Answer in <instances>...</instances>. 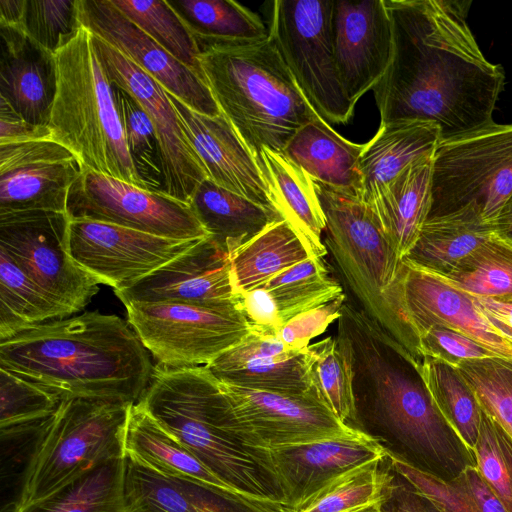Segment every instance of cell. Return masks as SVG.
I'll use <instances>...</instances> for the list:
<instances>
[{"instance_id": "1", "label": "cell", "mask_w": 512, "mask_h": 512, "mask_svg": "<svg viewBox=\"0 0 512 512\" xmlns=\"http://www.w3.org/2000/svg\"><path fill=\"white\" fill-rule=\"evenodd\" d=\"M385 2L393 52L387 71L372 89L380 124L434 122L442 138H449L494 123L492 113L505 74L484 57L466 23L465 5L471 2Z\"/></svg>"}, {"instance_id": "2", "label": "cell", "mask_w": 512, "mask_h": 512, "mask_svg": "<svg viewBox=\"0 0 512 512\" xmlns=\"http://www.w3.org/2000/svg\"><path fill=\"white\" fill-rule=\"evenodd\" d=\"M0 368L62 399L138 403L154 367L130 324L87 311L49 321L0 341Z\"/></svg>"}, {"instance_id": "3", "label": "cell", "mask_w": 512, "mask_h": 512, "mask_svg": "<svg viewBox=\"0 0 512 512\" xmlns=\"http://www.w3.org/2000/svg\"><path fill=\"white\" fill-rule=\"evenodd\" d=\"M345 343L355 408L350 427L391 459L431 473L456 466L461 459L457 438L432 404L418 360L370 319L352 325Z\"/></svg>"}, {"instance_id": "4", "label": "cell", "mask_w": 512, "mask_h": 512, "mask_svg": "<svg viewBox=\"0 0 512 512\" xmlns=\"http://www.w3.org/2000/svg\"><path fill=\"white\" fill-rule=\"evenodd\" d=\"M139 402L226 487L287 512L270 450L254 444L206 366L156 365Z\"/></svg>"}, {"instance_id": "5", "label": "cell", "mask_w": 512, "mask_h": 512, "mask_svg": "<svg viewBox=\"0 0 512 512\" xmlns=\"http://www.w3.org/2000/svg\"><path fill=\"white\" fill-rule=\"evenodd\" d=\"M202 77L221 113L256 155L283 152L317 114L271 37L249 44H198Z\"/></svg>"}, {"instance_id": "6", "label": "cell", "mask_w": 512, "mask_h": 512, "mask_svg": "<svg viewBox=\"0 0 512 512\" xmlns=\"http://www.w3.org/2000/svg\"><path fill=\"white\" fill-rule=\"evenodd\" d=\"M56 90L48 127L84 169L150 189L129 150L114 87L83 25L55 53Z\"/></svg>"}, {"instance_id": "7", "label": "cell", "mask_w": 512, "mask_h": 512, "mask_svg": "<svg viewBox=\"0 0 512 512\" xmlns=\"http://www.w3.org/2000/svg\"><path fill=\"white\" fill-rule=\"evenodd\" d=\"M314 185L325 215L326 248L362 310L409 351L394 291L402 260L366 202L317 181Z\"/></svg>"}, {"instance_id": "8", "label": "cell", "mask_w": 512, "mask_h": 512, "mask_svg": "<svg viewBox=\"0 0 512 512\" xmlns=\"http://www.w3.org/2000/svg\"><path fill=\"white\" fill-rule=\"evenodd\" d=\"M132 405L94 398L63 399L34 446L16 507L48 496L104 461L124 457Z\"/></svg>"}, {"instance_id": "9", "label": "cell", "mask_w": 512, "mask_h": 512, "mask_svg": "<svg viewBox=\"0 0 512 512\" xmlns=\"http://www.w3.org/2000/svg\"><path fill=\"white\" fill-rule=\"evenodd\" d=\"M511 195L512 124L494 122L439 141L428 218L458 215L491 224Z\"/></svg>"}, {"instance_id": "10", "label": "cell", "mask_w": 512, "mask_h": 512, "mask_svg": "<svg viewBox=\"0 0 512 512\" xmlns=\"http://www.w3.org/2000/svg\"><path fill=\"white\" fill-rule=\"evenodd\" d=\"M268 28L276 49L310 106L328 124L354 114L341 86L333 51L331 0H275Z\"/></svg>"}, {"instance_id": "11", "label": "cell", "mask_w": 512, "mask_h": 512, "mask_svg": "<svg viewBox=\"0 0 512 512\" xmlns=\"http://www.w3.org/2000/svg\"><path fill=\"white\" fill-rule=\"evenodd\" d=\"M127 322L157 365L205 366L250 331L240 310H215L176 302H131Z\"/></svg>"}, {"instance_id": "12", "label": "cell", "mask_w": 512, "mask_h": 512, "mask_svg": "<svg viewBox=\"0 0 512 512\" xmlns=\"http://www.w3.org/2000/svg\"><path fill=\"white\" fill-rule=\"evenodd\" d=\"M65 213L0 215V246L67 316L81 311L100 284L70 256Z\"/></svg>"}, {"instance_id": "13", "label": "cell", "mask_w": 512, "mask_h": 512, "mask_svg": "<svg viewBox=\"0 0 512 512\" xmlns=\"http://www.w3.org/2000/svg\"><path fill=\"white\" fill-rule=\"evenodd\" d=\"M92 35L95 50L112 85L128 93L153 124L160 178L157 191L189 205L194 192L208 176L167 91L116 48Z\"/></svg>"}, {"instance_id": "14", "label": "cell", "mask_w": 512, "mask_h": 512, "mask_svg": "<svg viewBox=\"0 0 512 512\" xmlns=\"http://www.w3.org/2000/svg\"><path fill=\"white\" fill-rule=\"evenodd\" d=\"M66 214L174 239L210 236L188 204L90 169L71 186Z\"/></svg>"}, {"instance_id": "15", "label": "cell", "mask_w": 512, "mask_h": 512, "mask_svg": "<svg viewBox=\"0 0 512 512\" xmlns=\"http://www.w3.org/2000/svg\"><path fill=\"white\" fill-rule=\"evenodd\" d=\"M200 240L162 237L88 219H69L67 227L70 256L114 291L132 287Z\"/></svg>"}, {"instance_id": "16", "label": "cell", "mask_w": 512, "mask_h": 512, "mask_svg": "<svg viewBox=\"0 0 512 512\" xmlns=\"http://www.w3.org/2000/svg\"><path fill=\"white\" fill-rule=\"evenodd\" d=\"M394 291L410 353L417 360V337L433 325L459 331L498 357L512 359V344L479 311L468 293L441 274L402 259Z\"/></svg>"}, {"instance_id": "17", "label": "cell", "mask_w": 512, "mask_h": 512, "mask_svg": "<svg viewBox=\"0 0 512 512\" xmlns=\"http://www.w3.org/2000/svg\"><path fill=\"white\" fill-rule=\"evenodd\" d=\"M83 166L52 139L0 145V215L65 213L71 186Z\"/></svg>"}, {"instance_id": "18", "label": "cell", "mask_w": 512, "mask_h": 512, "mask_svg": "<svg viewBox=\"0 0 512 512\" xmlns=\"http://www.w3.org/2000/svg\"><path fill=\"white\" fill-rule=\"evenodd\" d=\"M77 12L81 25L124 54L189 108L207 116L221 114L203 77L170 55L110 0H77Z\"/></svg>"}, {"instance_id": "19", "label": "cell", "mask_w": 512, "mask_h": 512, "mask_svg": "<svg viewBox=\"0 0 512 512\" xmlns=\"http://www.w3.org/2000/svg\"><path fill=\"white\" fill-rule=\"evenodd\" d=\"M221 384L237 419L257 447L270 450L357 431L311 392L290 395Z\"/></svg>"}, {"instance_id": "20", "label": "cell", "mask_w": 512, "mask_h": 512, "mask_svg": "<svg viewBox=\"0 0 512 512\" xmlns=\"http://www.w3.org/2000/svg\"><path fill=\"white\" fill-rule=\"evenodd\" d=\"M114 292L124 305L176 302L241 311L231 278L230 254L210 236L132 287Z\"/></svg>"}, {"instance_id": "21", "label": "cell", "mask_w": 512, "mask_h": 512, "mask_svg": "<svg viewBox=\"0 0 512 512\" xmlns=\"http://www.w3.org/2000/svg\"><path fill=\"white\" fill-rule=\"evenodd\" d=\"M332 41L341 86L356 105L391 62L393 33L385 0L333 1Z\"/></svg>"}, {"instance_id": "22", "label": "cell", "mask_w": 512, "mask_h": 512, "mask_svg": "<svg viewBox=\"0 0 512 512\" xmlns=\"http://www.w3.org/2000/svg\"><path fill=\"white\" fill-rule=\"evenodd\" d=\"M287 499V512H297L341 475L387 453L371 438L354 433L270 449Z\"/></svg>"}, {"instance_id": "23", "label": "cell", "mask_w": 512, "mask_h": 512, "mask_svg": "<svg viewBox=\"0 0 512 512\" xmlns=\"http://www.w3.org/2000/svg\"><path fill=\"white\" fill-rule=\"evenodd\" d=\"M125 512H281L230 488L157 472L124 455Z\"/></svg>"}, {"instance_id": "24", "label": "cell", "mask_w": 512, "mask_h": 512, "mask_svg": "<svg viewBox=\"0 0 512 512\" xmlns=\"http://www.w3.org/2000/svg\"><path fill=\"white\" fill-rule=\"evenodd\" d=\"M168 98L208 179L222 188L273 208L254 155L227 118L222 113L218 116L197 113L170 93Z\"/></svg>"}, {"instance_id": "25", "label": "cell", "mask_w": 512, "mask_h": 512, "mask_svg": "<svg viewBox=\"0 0 512 512\" xmlns=\"http://www.w3.org/2000/svg\"><path fill=\"white\" fill-rule=\"evenodd\" d=\"M306 350H295L275 334L250 331L206 368L221 382L281 394L309 393Z\"/></svg>"}, {"instance_id": "26", "label": "cell", "mask_w": 512, "mask_h": 512, "mask_svg": "<svg viewBox=\"0 0 512 512\" xmlns=\"http://www.w3.org/2000/svg\"><path fill=\"white\" fill-rule=\"evenodd\" d=\"M55 90L54 54L22 28L0 25V99L29 123L48 126Z\"/></svg>"}, {"instance_id": "27", "label": "cell", "mask_w": 512, "mask_h": 512, "mask_svg": "<svg viewBox=\"0 0 512 512\" xmlns=\"http://www.w3.org/2000/svg\"><path fill=\"white\" fill-rule=\"evenodd\" d=\"M254 157L273 208L296 231L310 256L323 259L326 221L312 178L283 152L263 147Z\"/></svg>"}, {"instance_id": "28", "label": "cell", "mask_w": 512, "mask_h": 512, "mask_svg": "<svg viewBox=\"0 0 512 512\" xmlns=\"http://www.w3.org/2000/svg\"><path fill=\"white\" fill-rule=\"evenodd\" d=\"M441 138L434 122L401 120L380 124L375 135L363 144L361 199L371 202L410 164L433 155Z\"/></svg>"}, {"instance_id": "29", "label": "cell", "mask_w": 512, "mask_h": 512, "mask_svg": "<svg viewBox=\"0 0 512 512\" xmlns=\"http://www.w3.org/2000/svg\"><path fill=\"white\" fill-rule=\"evenodd\" d=\"M362 150L363 144L347 140L317 115L294 134L283 153L314 181L361 198Z\"/></svg>"}, {"instance_id": "30", "label": "cell", "mask_w": 512, "mask_h": 512, "mask_svg": "<svg viewBox=\"0 0 512 512\" xmlns=\"http://www.w3.org/2000/svg\"><path fill=\"white\" fill-rule=\"evenodd\" d=\"M432 156L410 164L367 203L401 260L415 245L430 212Z\"/></svg>"}, {"instance_id": "31", "label": "cell", "mask_w": 512, "mask_h": 512, "mask_svg": "<svg viewBox=\"0 0 512 512\" xmlns=\"http://www.w3.org/2000/svg\"><path fill=\"white\" fill-rule=\"evenodd\" d=\"M189 206L209 233L230 257L271 223L282 220L266 207L205 179L194 192Z\"/></svg>"}, {"instance_id": "32", "label": "cell", "mask_w": 512, "mask_h": 512, "mask_svg": "<svg viewBox=\"0 0 512 512\" xmlns=\"http://www.w3.org/2000/svg\"><path fill=\"white\" fill-rule=\"evenodd\" d=\"M308 258L312 257L290 224L275 221L231 255L235 292L240 296Z\"/></svg>"}, {"instance_id": "33", "label": "cell", "mask_w": 512, "mask_h": 512, "mask_svg": "<svg viewBox=\"0 0 512 512\" xmlns=\"http://www.w3.org/2000/svg\"><path fill=\"white\" fill-rule=\"evenodd\" d=\"M124 450L125 455L162 474L192 477L226 487L162 427L140 402L130 408Z\"/></svg>"}, {"instance_id": "34", "label": "cell", "mask_w": 512, "mask_h": 512, "mask_svg": "<svg viewBox=\"0 0 512 512\" xmlns=\"http://www.w3.org/2000/svg\"><path fill=\"white\" fill-rule=\"evenodd\" d=\"M495 234L491 224L458 215L428 218L403 258L439 274H447Z\"/></svg>"}, {"instance_id": "35", "label": "cell", "mask_w": 512, "mask_h": 512, "mask_svg": "<svg viewBox=\"0 0 512 512\" xmlns=\"http://www.w3.org/2000/svg\"><path fill=\"white\" fill-rule=\"evenodd\" d=\"M417 370L432 404L474 464L481 408L471 387L458 368L438 359L422 358Z\"/></svg>"}, {"instance_id": "36", "label": "cell", "mask_w": 512, "mask_h": 512, "mask_svg": "<svg viewBox=\"0 0 512 512\" xmlns=\"http://www.w3.org/2000/svg\"><path fill=\"white\" fill-rule=\"evenodd\" d=\"M124 457L104 461L14 512H125Z\"/></svg>"}, {"instance_id": "37", "label": "cell", "mask_w": 512, "mask_h": 512, "mask_svg": "<svg viewBox=\"0 0 512 512\" xmlns=\"http://www.w3.org/2000/svg\"><path fill=\"white\" fill-rule=\"evenodd\" d=\"M198 44H249L268 37L258 14L232 0H168Z\"/></svg>"}, {"instance_id": "38", "label": "cell", "mask_w": 512, "mask_h": 512, "mask_svg": "<svg viewBox=\"0 0 512 512\" xmlns=\"http://www.w3.org/2000/svg\"><path fill=\"white\" fill-rule=\"evenodd\" d=\"M67 314L28 277L0 246V341Z\"/></svg>"}, {"instance_id": "39", "label": "cell", "mask_w": 512, "mask_h": 512, "mask_svg": "<svg viewBox=\"0 0 512 512\" xmlns=\"http://www.w3.org/2000/svg\"><path fill=\"white\" fill-rule=\"evenodd\" d=\"M306 369L309 392L350 427L355 414L352 368L336 335L307 347Z\"/></svg>"}, {"instance_id": "40", "label": "cell", "mask_w": 512, "mask_h": 512, "mask_svg": "<svg viewBox=\"0 0 512 512\" xmlns=\"http://www.w3.org/2000/svg\"><path fill=\"white\" fill-rule=\"evenodd\" d=\"M262 285L273 296L283 325L343 294L341 285L330 277L323 259L319 258L299 262Z\"/></svg>"}, {"instance_id": "41", "label": "cell", "mask_w": 512, "mask_h": 512, "mask_svg": "<svg viewBox=\"0 0 512 512\" xmlns=\"http://www.w3.org/2000/svg\"><path fill=\"white\" fill-rule=\"evenodd\" d=\"M392 473L388 455L359 466L330 482L297 512H355L380 502Z\"/></svg>"}, {"instance_id": "42", "label": "cell", "mask_w": 512, "mask_h": 512, "mask_svg": "<svg viewBox=\"0 0 512 512\" xmlns=\"http://www.w3.org/2000/svg\"><path fill=\"white\" fill-rule=\"evenodd\" d=\"M110 1L170 55L202 76L198 43L168 1Z\"/></svg>"}, {"instance_id": "43", "label": "cell", "mask_w": 512, "mask_h": 512, "mask_svg": "<svg viewBox=\"0 0 512 512\" xmlns=\"http://www.w3.org/2000/svg\"><path fill=\"white\" fill-rule=\"evenodd\" d=\"M441 275L455 287L472 295L494 298L512 296V243L495 232L453 270Z\"/></svg>"}, {"instance_id": "44", "label": "cell", "mask_w": 512, "mask_h": 512, "mask_svg": "<svg viewBox=\"0 0 512 512\" xmlns=\"http://www.w3.org/2000/svg\"><path fill=\"white\" fill-rule=\"evenodd\" d=\"M456 368L471 387L480 408L512 437V359L466 360Z\"/></svg>"}, {"instance_id": "45", "label": "cell", "mask_w": 512, "mask_h": 512, "mask_svg": "<svg viewBox=\"0 0 512 512\" xmlns=\"http://www.w3.org/2000/svg\"><path fill=\"white\" fill-rule=\"evenodd\" d=\"M472 457L481 477L512 512V437L482 409Z\"/></svg>"}, {"instance_id": "46", "label": "cell", "mask_w": 512, "mask_h": 512, "mask_svg": "<svg viewBox=\"0 0 512 512\" xmlns=\"http://www.w3.org/2000/svg\"><path fill=\"white\" fill-rule=\"evenodd\" d=\"M62 400L45 387L0 368V428L48 418Z\"/></svg>"}, {"instance_id": "47", "label": "cell", "mask_w": 512, "mask_h": 512, "mask_svg": "<svg viewBox=\"0 0 512 512\" xmlns=\"http://www.w3.org/2000/svg\"><path fill=\"white\" fill-rule=\"evenodd\" d=\"M77 0H26L21 28L54 54L80 27Z\"/></svg>"}, {"instance_id": "48", "label": "cell", "mask_w": 512, "mask_h": 512, "mask_svg": "<svg viewBox=\"0 0 512 512\" xmlns=\"http://www.w3.org/2000/svg\"><path fill=\"white\" fill-rule=\"evenodd\" d=\"M113 87L125 138L139 171L149 166L159 175L156 135L149 116L128 93Z\"/></svg>"}, {"instance_id": "49", "label": "cell", "mask_w": 512, "mask_h": 512, "mask_svg": "<svg viewBox=\"0 0 512 512\" xmlns=\"http://www.w3.org/2000/svg\"><path fill=\"white\" fill-rule=\"evenodd\" d=\"M417 357L441 360L454 367L474 359L498 357L482 344L454 329L433 325L417 337Z\"/></svg>"}, {"instance_id": "50", "label": "cell", "mask_w": 512, "mask_h": 512, "mask_svg": "<svg viewBox=\"0 0 512 512\" xmlns=\"http://www.w3.org/2000/svg\"><path fill=\"white\" fill-rule=\"evenodd\" d=\"M393 469L438 512H477L468 495L451 480L391 459Z\"/></svg>"}, {"instance_id": "51", "label": "cell", "mask_w": 512, "mask_h": 512, "mask_svg": "<svg viewBox=\"0 0 512 512\" xmlns=\"http://www.w3.org/2000/svg\"><path fill=\"white\" fill-rule=\"evenodd\" d=\"M345 299L343 293L330 302L291 318L277 332L278 339L295 350L307 348L311 339L339 319Z\"/></svg>"}, {"instance_id": "52", "label": "cell", "mask_w": 512, "mask_h": 512, "mask_svg": "<svg viewBox=\"0 0 512 512\" xmlns=\"http://www.w3.org/2000/svg\"><path fill=\"white\" fill-rule=\"evenodd\" d=\"M239 304L252 331L277 335L283 323L273 296L263 285L242 293Z\"/></svg>"}, {"instance_id": "53", "label": "cell", "mask_w": 512, "mask_h": 512, "mask_svg": "<svg viewBox=\"0 0 512 512\" xmlns=\"http://www.w3.org/2000/svg\"><path fill=\"white\" fill-rule=\"evenodd\" d=\"M451 481L468 495L477 512H508L474 464L465 465Z\"/></svg>"}, {"instance_id": "54", "label": "cell", "mask_w": 512, "mask_h": 512, "mask_svg": "<svg viewBox=\"0 0 512 512\" xmlns=\"http://www.w3.org/2000/svg\"><path fill=\"white\" fill-rule=\"evenodd\" d=\"M37 139H52L50 128L29 123L0 99V145Z\"/></svg>"}, {"instance_id": "55", "label": "cell", "mask_w": 512, "mask_h": 512, "mask_svg": "<svg viewBox=\"0 0 512 512\" xmlns=\"http://www.w3.org/2000/svg\"><path fill=\"white\" fill-rule=\"evenodd\" d=\"M379 504L382 512H423L422 497L394 469L385 495Z\"/></svg>"}, {"instance_id": "56", "label": "cell", "mask_w": 512, "mask_h": 512, "mask_svg": "<svg viewBox=\"0 0 512 512\" xmlns=\"http://www.w3.org/2000/svg\"><path fill=\"white\" fill-rule=\"evenodd\" d=\"M469 295L486 319L512 344V296L494 298Z\"/></svg>"}, {"instance_id": "57", "label": "cell", "mask_w": 512, "mask_h": 512, "mask_svg": "<svg viewBox=\"0 0 512 512\" xmlns=\"http://www.w3.org/2000/svg\"><path fill=\"white\" fill-rule=\"evenodd\" d=\"M26 0H0V25L20 27Z\"/></svg>"}, {"instance_id": "58", "label": "cell", "mask_w": 512, "mask_h": 512, "mask_svg": "<svg viewBox=\"0 0 512 512\" xmlns=\"http://www.w3.org/2000/svg\"><path fill=\"white\" fill-rule=\"evenodd\" d=\"M496 234L512 243V195L491 223Z\"/></svg>"}, {"instance_id": "59", "label": "cell", "mask_w": 512, "mask_h": 512, "mask_svg": "<svg viewBox=\"0 0 512 512\" xmlns=\"http://www.w3.org/2000/svg\"><path fill=\"white\" fill-rule=\"evenodd\" d=\"M355 512H382L381 509H380V504L379 502L375 503V504H372V505H369L367 507H364L362 509H359Z\"/></svg>"}, {"instance_id": "60", "label": "cell", "mask_w": 512, "mask_h": 512, "mask_svg": "<svg viewBox=\"0 0 512 512\" xmlns=\"http://www.w3.org/2000/svg\"><path fill=\"white\" fill-rule=\"evenodd\" d=\"M423 499V512H438L436 509H434L432 507V505L426 501L424 498Z\"/></svg>"}]
</instances>
